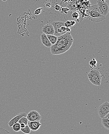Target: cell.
<instances>
[{"instance_id":"obj_21","label":"cell","mask_w":109,"mask_h":134,"mask_svg":"<svg viewBox=\"0 0 109 134\" xmlns=\"http://www.w3.org/2000/svg\"><path fill=\"white\" fill-rule=\"evenodd\" d=\"M64 25L66 27H69L70 28L72 27L71 25L70 21H67L64 23Z\"/></svg>"},{"instance_id":"obj_7","label":"cell","mask_w":109,"mask_h":134,"mask_svg":"<svg viewBox=\"0 0 109 134\" xmlns=\"http://www.w3.org/2000/svg\"><path fill=\"white\" fill-rule=\"evenodd\" d=\"M42 31L46 35H54V28L52 24H47L44 26Z\"/></svg>"},{"instance_id":"obj_2","label":"cell","mask_w":109,"mask_h":134,"mask_svg":"<svg viewBox=\"0 0 109 134\" xmlns=\"http://www.w3.org/2000/svg\"><path fill=\"white\" fill-rule=\"evenodd\" d=\"M89 19L93 22L102 21L106 19V17L102 15L97 5L91 6L88 9Z\"/></svg>"},{"instance_id":"obj_20","label":"cell","mask_w":109,"mask_h":134,"mask_svg":"<svg viewBox=\"0 0 109 134\" xmlns=\"http://www.w3.org/2000/svg\"><path fill=\"white\" fill-rule=\"evenodd\" d=\"M43 9L42 8H39V9H36L34 12V14L35 15H39L41 13V10Z\"/></svg>"},{"instance_id":"obj_11","label":"cell","mask_w":109,"mask_h":134,"mask_svg":"<svg viewBox=\"0 0 109 134\" xmlns=\"http://www.w3.org/2000/svg\"><path fill=\"white\" fill-rule=\"evenodd\" d=\"M52 25L54 27V31H56L58 29H60L62 27L64 26V22L62 21H53L52 23Z\"/></svg>"},{"instance_id":"obj_23","label":"cell","mask_w":109,"mask_h":134,"mask_svg":"<svg viewBox=\"0 0 109 134\" xmlns=\"http://www.w3.org/2000/svg\"><path fill=\"white\" fill-rule=\"evenodd\" d=\"M54 8L56 10H60V6L58 5H55Z\"/></svg>"},{"instance_id":"obj_6","label":"cell","mask_w":109,"mask_h":134,"mask_svg":"<svg viewBox=\"0 0 109 134\" xmlns=\"http://www.w3.org/2000/svg\"><path fill=\"white\" fill-rule=\"evenodd\" d=\"M26 118L30 121H40L41 119L40 114L35 110L30 111L27 115Z\"/></svg>"},{"instance_id":"obj_1","label":"cell","mask_w":109,"mask_h":134,"mask_svg":"<svg viewBox=\"0 0 109 134\" xmlns=\"http://www.w3.org/2000/svg\"><path fill=\"white\" fill-rule=\"evenodd\" d=\"M74 39L69 32L57 37L56 43L50 47V52L53 55L63 54L69 50L73 44Z\"/></svg>"},{"instance_id":"obj_13","label":"cell","mask_w":109,"mask_h":134,"mask_svg":"<svg viewBox=\"0 0 109 134\" xmlns=\"http://www.w3.org/2000/svg\"><path fill=\"white\" fill-rule=\"evenodd\" d=\"M47 38L50 41L52 45H54L57 41V37L55 36L54 35H47Z\"/></svg>"},{"instance_id":"obj_17","label":"cell","mask_w":109,"mask_h":134,"mask_svg":"<svg viewBox=\"0 0 109 134\" xmlns=\"http://www.w3.org/2000/svg\"><path fill=\"white\" fill-rule=\"evenodd\" d=\"M97 63L96 60H95V58H93V59L91 60L89 62V64L92 67H96V64Z\"/></svg>"},{"instance_id":"obj_19","label":"cell","mask_w":109,"mask_h":134,"mask_svg":"<svg viewBox=\"0 0 109 134\" xmlns=\"http://www.w3.org/2000/svg\"><path fill=\"white\" fill-rule=\"evenodd\" d=\"M79 17V15L78 12H75L73 13L72 14V17L73 19H78Z\"/></svg>"},{"instance_id":"obj_18","label":"cell","mask_w":109,"mask_h":134,"mask_svg":"<svg viewBox=\"0 0 109 134\" xmlns=\"http://www.w3.org/2000/svg\"><path fill=\"white\" fill-rule=\"evenodd\" d=\"M0 134H11L10 132L8 131L6 129L2 127H0Z\"/></svg>"},{"instance_id":"obj_14","label":"cell","mask_w":109,"mask_h":134,"mask_svg":"<svg viewBox=\"0 0 109 134\" xmlns=\"http://www.w3.org/2000/svg\"><path fill=\"white\" fill-rule=\"evenodd\" d=\"M28 122V120L27 118L26 117H22L20 118L18 122L20 124H24L26 125H27Z\"/></svg>"},{"instance_id":"obj_9","label":"cell","mask_w":109,"mask_h":134,"mask_svg":"<svg viewBox=\"0 0 109 134\" xmlns=\"http://www.w3.org/2000/svg\"><path fill=\"white\" fill-rule=\"evenodd\" d=\"M28 125L30 127L31 130L32 131H36L40 128L41 125V123L40 121H28Z\"/></svg>"},{"instance_id":"obj_8","label":"cell","mask_w":109,"mask_h":134,"mask_svg":"<svg viewBox=\"0 0 109 134\" xmlns=\"http://www.w3.org/2000/svg\"><path fill=\"white\" fill-rule=\"evenodd\" d=\"M27 115L26 113L22 112L18 114L16 116L12 118L8 122V124L9 127H11L15 123L18 122V121L22 117H26Z\"/></svg>"},{"instance_id":"obj_16","label":"cell","mask_w":109,"mask_h":134,"mask_svg":"<svg viewBox=\"0 0 109 134\" xmlns=\"http://www.w3.org/2000/svg\"><path fill=\"white\" fill-rule=\"evenodd\" d=\"M21 131L25 134H30L31 132V130L28 126L26 125L24 128H21Z\"/></svg>"},{"instance_id":"obj_25","label":"cell","mask_w":109,"mask_h":134,"mask_svg":"<svg viewBox=\"0 0 109 134\" xmlns=\"http://www.w3.org/2000/svg\"><path fill=\"white\" fill-rule=\"evenodd\" d=\"M26 125H24V124H20V126H21V128H24L26 126Z\"/></svg>"},{"instance_id":"obj_26","label":"cell","mask_w":109,"mask_h":134,"mask_svg":"<svg viewBox=\"0 0 109 134\" xmlns=\"http://www.w3.org/2000/svg\"></svg>"},{"instance_id":"obj_10","label":"cell","mask_w":109,"mask_h":134,"mask_svg":"<svg viewBox=\"0 0 109 134\" xmlns=\"http://www.w3.org/2000/svg\"><path fill=\"white\" fill-rule=\"evenodd\" d=\"M41 40L42 44L47 47L50 48L52 47V44L47 38V35L44 33H42L41 35Z\"/></svg>"},{"instance_id":"obj_24","label":"cell","mask_w":109,"mask_h":134,"mask_svg":"<svg viewBox=\"0 0 109 134\" xmlns=\"http://www.w3.org/2000/svg\"><path fill=\"white\" fill-rule=\"evenodd\" d=\"M66 31L67 32H69L71 31V29L70 28H69V27H66Z\"/></svg>"},{"instance_id":"obj_12","label":"cell","mask_w":109,"mask_h":134,"mask_svg":"<svg viewBox=\"0 0 109 134\" xmlns=\"http://www.w3.org/2000/svg\"><path fill=\"white\" fill-rule=\"evenodd\" d=\"M101 124L106 129H109V118H102Z\"/></svg>"},{"instance_id":"obj_15","label":"cell","mask_w":109,"mask_h":134,"mask_svg":"<svg viewBox=\"0 0 109 134\" xmlns=\"http://www.w3.org/2000/svg\"><path fill=\"white\" fill-rule=\"evenodd\" d=\"M12 127H13V130L16 132H19L21 131V127L20 124L18 122L15 123Z\"/></svg>"},{"instance_id":"obj_3","label":"cell","mask_w":109,"mask_h":134,"mask_svg":"<svg viewBox=\"0 0 109 134\" xmlns=\"http://www.w3.org/2000/svg\"><path fill=\"white\" fill-rule=\"evenodd\" d=\"M90 82L94 85L100 86L101 84V77L100 71L94 69H92L88 74Z\"/></svg>"},{"instance_id":"obj_4","label":"cell","mask_w":109,"mask_h":134,"mask_svg":"<svg viewBox=\"0 0 109 134\" xmlns=\"http://www.w3.org/2000/svg\"><path fill=\"white\" fill-rule=\"evenodd\" d=\"M97 6L100 11L102 15L106 17L109 13V8L108 4L106 1H97Z\"/></svg>"},{"instance_id":"obj_5","label":"cell","mask_w":109,"mask_h":134,"mask_svg":"<svg viewBox=\"0 0 109 134\" xmlns=\"http://www.w3.org/2000/svg\"><path fill=\"white\" fill-rule=\"evenodd\" d=\"M109 113V103L106 101L99 106L98 109V114L99 116L103 118L108 114Z\"/></svg>"},{"instance_id":"obj_22","label":"cell","mask_w":109,"mask_h":134,"mask_svg":"<svg viewBox=\"0 0 109 134\" xmlns=\"http://www.w3.org/2000/svg\"><path fill=\"white\" fill-rule=\"evenodd\" d=\"M71 25L72 27L73 26H74L75 24V21H70Z\"/></svg>"}]
</instances>
